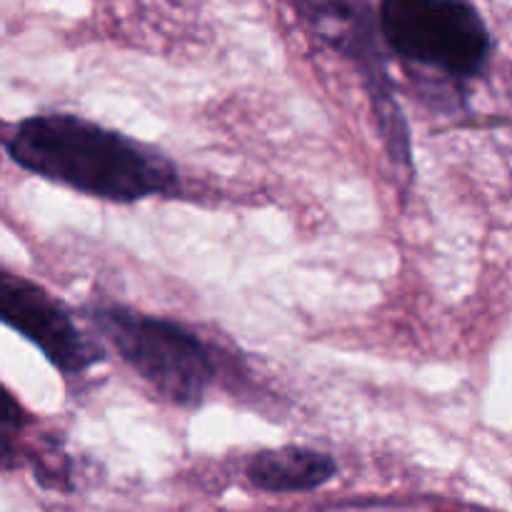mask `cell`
I'll list each match as a JSON object with an SVG mask.
<instances>
[{"label": "cell", "instance_id": "1", "mask_svg": "<svg viewBox=\"0 0 512 512\" xmlns=\"http://www.w3.org/2000/svg\"><path fill=\"white\" fill-rule=\"evenodd\" d=\"M5 148L28 173L108 203H138L180 188L178 168L168 155L73 113L20 120Z\"/></svg>", "mask_w": 512, "mask_h": 512}, {"label": "cell", "instance_id": "2", "mask_svg": "<svg viewBox=\"0 0 512 512\" xmlns=\"http://www.w3.org/2000/svg\"><path fill=\"white\" fill-rule=\"evenodd\" d=\"M380 43L433 80L465 88L488 70L493 33L473 3L385 0L378 8Z\"/></svg>", "mask_w": 512, "mask_h": 512}, {"label": "cell", "instance_id": "3", "mask_svg": "<svg viewBox=\"0 0 512 512\" xmlns=\"http://www.w3.org/2000/svg\"><path fill=\"white\" fill-rule=\"evenodd\" d=\"M90 325L158 398L175 408H198L215 383L208 343L178 320L105 303L88 310Z\"/></svg>", "mask_w": 512, "mask_h": 512}, {"label": "cell", "instance_id": "4", "mask_svg": "<svg viewBox=\"0 0 512 512\" xmlns=\"http://www.w3.org/2000/svg\"><path fill=\"white\" fill-rule=\"evenodd\" d=\"M295 10L318 38H323L340 55H345L363 73L365 85L370 90L375 123H378L388 155L395 160V165L410 170L413 165L410 128L403 108L395 98L388 63H385L383 48H380L383 43H380L373 5L363 3V0H323V3L308 0V3H295Z\"/></svg>", "mask_w": 512, "mask_h": 512}, {"label": "cell", "instance_id": "5", "mask_svg": "<svg viewBox=\"0 0 512 512\" xmlns=\"http://www.w3.org/2000/svg\"><path fill=\"white\" fill-rule=\"evenodd\" d=\"M0 323L33 343L63 375H80L108 358L103 343L85 333L68 305L43 285L0 268Z\"/></svg>", "mask_w": 512, "mask_h": 512}, {"label": "cell", "instance_id": "6", "mask_svg": "<svg viewBox=\"0 0 512 512\" xmlns=\"http://www.w3.org/2000/svg\"><path fill=\"white\" fill-rule=\"evenodd\" d=\"M338 475V460L308 445H283L255 453L245 465V478L260 493H310Z\"/></svg>", "mask_w": 512, "mask_h": 512}, {"label": "cell", "instance_id": "7", "mask_svg": "<svg viewBox=\"0 0 512 512\" xmlns=\"http://www.w3.org/2000/svg\"><path fill=\"white\" fill-rule=\"evenodd\" d=\"M25 428H28V413L18 398L0 383V468L13 465Z\"/></svg>", "mask_w": 512, "mask_h": 512}]
</instances>
